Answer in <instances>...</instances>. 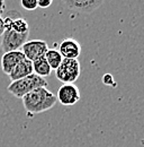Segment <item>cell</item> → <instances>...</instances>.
<instances>
[{
	"label": "cell",
	"mask_w": 144,
	"mask_h": 147,
	"mask_svg": "<svg viewBox=\"0 0 144 147\" xmlns=\"http://www.w3.org/2000/svg\"><path fill=\"white\" fill-rule=\"evenodd\" d=\"M23 105L27 115L32 118L33 115L51 110L56 104V96L47 87H39L31 93L26 94L23 98Z\"/></svg>",
	"instance_id": "cell-1"
},
{
	"label": "cell",
	"mask_w": 144,
	"mask_h": 147,
	"mask_svg": "<svg viewBox=\"0 0 144 147\" xmlns=\"http://www.w3.org/2000/svg\"><path fill=\"white\" fill-rule=\"evenodd\" d=\"M39 87H47V82L45 78H42L33 73L25 78L11 82L7 87V91L17 98H23L26 94Z\"/></svg>",
	"instance_id": "cell-2"
},
{
	"label": "cell",
	"mask_w": 144,
	"mask_h": 147,
	"mask_svg": "<svg viewBox=\"0 0 144 147\" xmlns=\"http://www.w3.org/2000/svg\"><path fill=\"white\" fill-rule=\"evenodd\" d=\"M81 74V65L78 59H63L55 70L56 78L63 84H74Z\"/></svg>",
	"instance_id": "cell-3"
},
{
	"label": "cell",
	"mask_w": 144,
	"mask_h": 147,
	"mask_svg": "<svg viewBox=\"0 0 144 147\" xmlns=\"http://www.w3.org/2000/svg\"><path fill=\"white\" fill-rule=\"evenodd\" d=\"M29 33L20 34L8 27H5V32L1 36V49L3 53L11 52V51H19L21 47L27 42Z\"/></svg>",
	"instance_id": "cell-4"
},
{
	"label": "cell",
	"mask_w": 144,
	"mask_h": 147,
	"mask_svg": "<svg viewBox=\"0 0 144 147\" xmlns=\"http://www.w3.org/2000/svg\"><path fill=\"white\" fill-rule=\"evenodd\" d=\"M49 47L47 43L43 40H32L27 41L23 47H21V52L25 55V58L29 61H35L37 59L44 57L47 52Z\"/></svg>",
	"instance_id": "cell-5"
},
{
	"label": "cell",
	"mask_w": 144,
	"mask_h": 147,
	"mask_svg": "<svg viewBox=\"0 0 144 147\" xmlns=\"http://www.w3.org/2000/svg\"><path fill=\"white\" fill-rule=\"evenodd\" d=\"M80 91L74 84H62L56 95V100L65 107H71L77 104L80 101Z\"/></svg>",
	"instance_id": "cell-6"
},
{
	"label": "cell",
	"mask_w": 144,
	"mask_h": 147,
	"mask_svg": "<svg viewBox=\"0 0 144 147\" xmlns=\"http://www.w3.org/2000/svg\"><path fill=\"white\" fill-rule=\"evenodd\" d=\"M103 3H104L103 0H64L63 1V5H65L69 9H73L86 14L95 11Z\"/></svg>",
	"instance_id": "cell-7"
},
{
	"label": "cell",
	"mask_w": 144,
	"mask_h": 147,
	"mask_svg": "<svg viewBox=\"0 0 144 147\" xmlns=\"http://www.w3.org/2000/svg\"><path fill=\"white\" fill-rule=\"evenodd\" d=\"M57 51L63 59H78L81 55V44L77 40L69 37L60 43Z\"/></svg>",
	"instance_id": "cell-8"
},
{
	"label": "cell",
	"mask_w": 144,
	"mask_h": 147,
	"mask_svg": "<svg viewBox=\"0 0 144 147\" xmlns=\"http://www.w3.org/2000/svg\"><path fill=\"white\" fill-rule=\"evenodd\" d=\"M23 59H25V55H23V52L20 50L3 53L1 57V69H2V71L6 75H9Z\"/></svg>",
	"instance_id": "cell-9"
},
{
	"label": "cell",
	"mask_w": 144,
	"mask_h": 147,
	"mask_svg": "<svg viewBox=\"0 0 144 147\" xmlns=\"http://www.w3.org/2000/svg\"><path fill=\"white\" fill-rule=\"evenodd\" d=\"M32 74H33V63H32V61H29L25 58L14 68V70L8 76L11 79V82H15V80H19L21 78H25Z\"/></svg>",
	"instance_id": "cell-10"
},
{
	"label": "cell",
	"mask_w": 144,
	"mask_h": 147,
	"mask_svg": "<svg viewBox=\"0 0 144 147\" xmlns=\"http://www.w3.org/2000/svg\"><path fill=\"white\" fill-rule=\"evenodd\" d=\"M32 63H33V73L37 76H39V77H42V78H45V77L50 76L52 73V69L49 66L45 57H42V58L37 59L35 61H33Z\"/></svg>",
	"instance_id": "cell-11"
},
{
	"label": "cell",
	"mask_w": 144,
	"mask_h": 147,
	"mask_svg": "<svg viewBox=\"0 0 144 147\" xmlns=\"http://www.w3.org/2000/svg\"><path fill=\"white\" fill-rule=\"evenodd\" d=\"M44 57H45V59H46V61H47V63H49V66L51 67L52 70H56L59 68V66L61 65L62 60H63L62 55H60V52L55 49H51V50L49 49Z\"/></svg>",
	"instance_id": "cell-12"
},
{
	"label": "cell",
	"mask_w": 144,
	"mask_h": 147,
	"mask_svg": "<svg viewBox=\"0 0 144 147\" xmlns=\"http://www.w3.org/2000/svg\"><path fill=\"white\" fill-rule=\"evenodd\" d=\"M20 5L26 10H35L37 8V0H21Z\"/></svg>",
	"instance_id": "cell-13"
},
{
	"label": "cell",
	"mask_w": 144,
	"mask_h": 147,
	"mask_svg": "<svg viewBox=\"0 0 144 147\" xmlns=\"http://www.w3.org/2000/svg\"><path fill=\"white\" fill-rule=\"evenodd\" d=\"M103 83H104L105 85H108V86H113V87H115V86L117 85L111 74H105V75L103 76Z\"/></svg>",
	"instance_id": "cell-14"
},
{
	"label": "cell",
	"mask_w": 144,
	"mask_h": 147,
	"mask_svg": "<svg viewBox=\"0 0 144 147\" xmlns=\"http://www.w3.org/2000/svg\"><path fill=\"white\" fill-rule=\"evenodd\" d=\"M52 5V0H37V7L42 9H46Z\"/></svg>",
	"instance_id": "cell-15"
},
{
	"label": "cell",
	"mask_w": 144,
	"mask_h": 147,
	"mask_svg": "<svg viewBox=\"0 0 144 147\" xmlns=\"http://www.w3.org/2000/svg\"><path fill=\"white\" fill-rule=\"evenodd\" d=\"M5 9H6V2L3 0H0V16L5 14Z\"/></svg>",
	"instance_id": "cell-16"
},
{
	"label": "cell",
	"mask_w": 144,
	"mask_h": 147,
	"mask_svg": "<svg viewBox=\"0 0 144 147\" xmlns=\"http://www.w3.org/2000/svg\"><path fill=\"white\" fill-rule=\"evenodd\" d=\"M3 32H5V24H3V19H2V17L0 16V36H2Z\"/></svg>",
	"instance_id": "cell-17"
}]
</instances>
